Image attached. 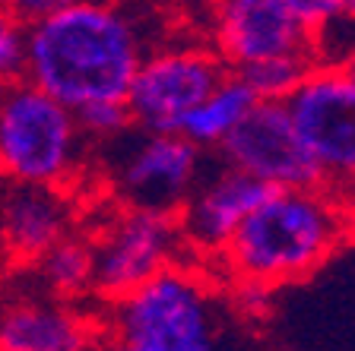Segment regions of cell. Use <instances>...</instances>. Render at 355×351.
I'll return each instance as SVG.
<instances>
[{"label":"cell","instance_id":"cell-1","mask_svg":"<svg viewBox=\"0 0 355 351\" xmlns=\"http://www.w3.org/2000/svg\"><path fill=\"white\" fill-rule=\"evenodd\" d=\"M153 35L127 7L58 0L26 26L22 80L67 111L127 102L130 82L153 51Z\"/></svg>","mask_w":355,"mask_h":351},{"label":"cell","instance_id":"cell-2","mask_svg":"<svg viewBox=\"0 0 355 351\" xmlns=\"http://www.w3.org/2000/svg\"><path fill=\"white\" fill-rule=\"evenodd\" d=\"M349 225V206L324 187L273 190L235 231L222 250V263L235 282L270 291L327 263L340 250Z\"/></svg>","mask_w":355,"mask_h":351},{"label":"cell","instance_id":"cell-3","mask_svg":"<svg viewBox=\"0 0 355 351\" xmlns=\"http://www.w3.org/2000/svg\"><path fill=\"white\" fill-rule=\"evenodd\" d=\"M105 330L124 351H219L225 320L207 278L178 263L111 300Z\"/></svg>","mask_w":355,"mask_h":351},{"label":"cell","instance_id":"cell-4","mask_svg":"<svg viewBox=\"0 0 355 351\" xmlns=\"http://www.w3.org/2000/svg\"><path fill=\"white\" fill-rule=\"evenodd\" d=\"M89 139L67 111L26 80L0 86V177L13 187L64 190L80 177Z\"/></svg>","mask_w":355,"mask_h":351},{"label":"cell","instance_id":"cell-5","mask_svg":"<svg viewBox=\"0 0 355 351\" xmlns=\"http://www.w3.org/2000/svg\"><path fill=\"white\" fill-rule=\"evenodd\" d=\"M108 146V190L121 209L149 215H171L184 209L187 197L207 174V152L191 146L184 136L143 133L137 127L124 136L102 143Z\"/></svg>","mask_w":355,"mask_h":351},{"label":"cell","instance_id":"cell-6","mask_svg":"<svg viewBox=\"0 0 355 351\" xmlns=\"http://www.w3.org/2000/svg\"><path fill=\"white\" fill-rule=\"evenodd\" d=\"M286 111L324 190L346 203V193L355 190V86L349 76L336 64H318Z\"/></svg>","mask_w":355,"mask_h":351},{"label":"cell","instance_id":"cell-7","mask_svg":"<svg viewBox=\"0 0 355 351\" xmlns=\"http://www.w3.org/2000/svg\"><path fill=\"white\" fill-rule=\"evenodd\" d=\"M229 76L209 44H165L146 54L127 92L130 124L178 136L184 117Z\"/></svg>","mask_w":355,"mask_h":351},{"label":"cell","instance_id":"cell-8","mask_svg":"<svg viewBox=\"0 0 355 351\" xmlns=\"http://www.w3.org/2000/svg\"><path fill=\"white\" fill-rule=\"evenodd\" d=\"M184 241L171 215L121 209L92 237V291L102 300H121L149 278L181 263Z\"/></svg>","mask_w":355,"mask_h":351},{"label":"cell","instance_id":"cell-9","mask_svg":"<svg viewBox=\"0 0 355 351\" xmlns=\"http://www.w3.org/2000/svg\"><path fill=\"white\" fill-rule=\"evenodd\" d=\"M209 38L229 73L288 54L318 57V32L295 13V0H225L213 10Z\"/></svg>","mask_w":355,"mask_h":351},{"label":"cell","instance_id":"cell-10","mask_svg":"<svg viewBox=\"0 0 355 351\" xmlns=\"http://www.w3.org/2000/svg\"><path fill=\"white\" fill-rule=\"evenodd\" d=\"M216 161L260 181L270 190H311L324 187L318 165L304 152L286 105L257 102L251 114L216 149Z\"/></svg>","mask_w":355,"mask_h":351},{"label":"cell","instance_id":"cell-11","mask_svg":"<svg viewBox=\"0 0 355 351\" xmlns=\"http://www.w3.org/2000/svg\"><path fill=\"white\" fill-rule=\"evenodd\" d=\"M270 187L248 174L216 165V171H207L187 197L184 209L175 215L178 231L184 247L207 256H222L235 231L244 225V219L270 197Z\"/></svg>","mask_w":355,"mask_h":351},{"label":"cell","instance_id":"cell-12","mask_svg":"<svg viewBox=\"0 0 355 351\" xmlns=\"http://www.w3.org/2000/svg\"><path fill=\"white\" fill-rule=\"evenodd\" d=\"M96 323L58 298L0 300V348L7 351H89Z\"/></svg>","mask_w":355,"mask_h":351},{"label":"cell","instance_id":"cell-13","mask_svg":"<svg viewBox=\"0 0 355 351\" xmlns=\"http://www.w3.org/2000/svg\"><path fill=\"white\" fill-rule=\"evenodd\" d=\"M73 228V203L54 187H10L0 203V237L19 260H38Z\"/></svg>","mask_w":355,"mask_h":351},{"label":"cell","instance_id":"cell-14","mask_svg":"<svg viewBox=\"0 0 355 351\" xmlns=\"http://www.w3.org/2000/svg\"><path fill=\"white\" fill-rule=\"evenodd\" d=\"M254 105H257L254 92L244 86L235 73H229L203 102L197 105V108L191 111V114L184 117L178 136H184L191 146H197L200 152L209 155L235 133V127L251 114Z\"/></svg>","mask_w":355,"mask_h":351},{"label":"cell","instance_id":"cell-15","mask_svg":"<svg viewBox=\"0 0 355 351\" xmlns=\"http://www.w3.org/2000/svg\"><path fill=\"white\" fill-rule=\"evenodd\" d=\"M38 278L44 291L64 304L92 291V241L67 234L48 253L38 256Z\"/></svg>","mask_w":355,"mask_h":351},{"label":"cell","instance_id":"cell-16","mask_svg":"<svg viewBox=\"0 0 355 351\" xmlns=\"http://www.w3.org/2000/svg\"><path fill=\"white\" fill-rule=\"evenodd\" d=\"M314 66H318V57H311V54H288V57H273L263 64L244 66L235 76L251 89L257 102L286 105L298 92V86L311 76Z\"/></svg>","mask_w":355,"mask_h":351},{"label":"cell","instance_id":"cell-17","mask_svg":"<svg viewBox=\"0 0 355 351\" xmlns=\"http://www.w3.org/2000/svg\"><path fill=\"white\" fill-rule=\"evenodd\" d=\"M76 127L89 139V146H102L111 139L124 136L130 130V111L124 102H108V105H89V108L73 111Z\"/></svg>","mask_w":355,"mask_h":351},{"label":"cell","instance_id":"cell-18","mask_svg":"<svg viewBox=\"0 0 355 351\" xmlns=\"http://www.w3.org/2000/svg\"><path fill=\"white\" fill-rule=\"evenodd\" d=\"M26 66V26L0 3V86L22 80Z\"/></svg>","mask_w":355,"mask_h":351},{"label":"cell","instance_id":"cell-19","mask_svg":"<svg viewBox=\"0 0 355 351\" xmlns=\"http://www.w3.org/2000/svg\"><path fill=\"white\" fill-rule=\"evenodd\" d=\"M340 70L349 76V82H352V86H355V54H349V57L343 60V64H340Z\"/></svg>","mask_w":355,"mask_h":351},{"label":"cell","instance_id":"cell-20","mask_svg":"<svg viewBox=\"0 0 355 351\" xmlns=\"http://www.w3.org/2000/svg\"><path fill=\"white\" fill-rule=\"evenodd\" d=\"M111 351H124V348H111Z\"/></svg>","mask_w":355,"mask_h":351},{"label":"cell","instance_id":"cell-21","mask_svg":"<svg viewBox=\"0 0 355 351\" xmlns=\"http://www.w3.org/2000/svg\"><path fill=\"white\" fill-rule=\"evenodd\" d=\"M0 351H7V348H0Z\"/></svg>","mask_w":355,"mask_h":351},{"label":"cell","instance_id":"cell-22","mask_svg":"<svg viewBox=\"0 0 355 351\" xmlns=\"http://www.w3.org/2000/svg\"><path fill=\"white\" fill-rule=\"evenodd\" d=\"M352 193H355V190H352Z\"/></svg>","mask_w":355,"mask_h":351}]
</instances>
